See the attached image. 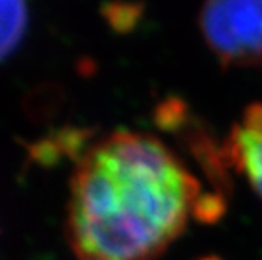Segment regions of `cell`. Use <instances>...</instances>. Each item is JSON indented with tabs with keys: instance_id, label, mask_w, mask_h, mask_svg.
<instances>
[{
	"instance_id": "2",
	"label": "cell",
	"mask_w": 262,
	"mask_h": 260,
	"mask_svg": "<svg viewBox=\"0 0 262 260\" xmlns=\"http://www.w3.org/2000/svg\"><path fill=\"white\" fill-rule=\"evenodd\" d=\"M200 26L205 41L224 64L262 63V0L208 2L200 12Z\"/></svg>"
},
{
	"instance_id": "4",
	"label": "cell",
	"mask_w": 262,
	"mask_h": 260,
	"mask_svg": "<svg viewBox=\"0 0 262 260\" xmlns=\"http://www.w3.org/2000/svg\"><path fill=\"white\" fill-rule=\"evenodd\" d=\"M27 5L17 0H0V59L20 42L27 27Z\"/></svg>"
},
{
	"instance_id": "7",
	"label": "cell",
	"mask_w": 262,
	"mask_h": 260,
	"mask_svg": "<svg viewBox=\"0 0 262 260\" xmlns=\"http://www.w3.org/2000/svg\"><path fill=\"white\" fill-rule=\"evenodd\" d=\"M186 108L180 100L171 98V100L164 102L158 110V125L163 127L164 130H172L178 129L183 120H185Z\"/></svg>"
},
{
	"instance_id": "10",
	"label": "cell",
	"mask_w": 262,
	"mask_h": 260,
	"mask_svg": "<svg viewBox=\"0 0 262 260\" xmlns=\"http://www.w3.org/2000/svg\"><path fill=\"white\" fill-rule=\"evenodd\" d=\"M86 260H95V258H86Z\"/></svg>"
},
{
	"instance_id": "3",
	"label": "cell",
	"mask_w": 262,
	"mask_h": 260,
	"mask_svg": "<svg viewBox=\"0 0 262 260\" xmlns=\"http://www.w3.org/2000/svg\"><path fill=\"white\" fill-rule=\"evenodd\" d=\"M228 154L262 198V132L235 127L228 142Z\"/></svg>"
},
{
	"instance_id": "9",
	"label": "cell",
	"mask_w": 262,
	"mask_h": 260,
	"mask_svg": "<svg viewBox=\"0 0 262 260\" xmlns=\"http://www.w3.org/2000/svg\"><path fill=\"white\" fill-rule=\"evenodd\" d=\"M202 260H219V258H215V257H208V258H202Z\"/></svg>"
},
{
	"instance_id": "6",
	"label": "cell",
	"mask_w": 262,
	"mask_h": 260,
	"mask_svg": "<svg viewBox=\"0 0 262 260\" xmlns=\"http://www.w3.org/2000/svg\"><path fill=\"white\" fill-rule=\"evenodd\" d=\"M225 209V200L220 195H203L194 203L193 215L205 223H213V221L224 217Z\"/></svg>"
},
{
	"instance_id": "5",
	"label": "cell",
	"mask_w": 262,
	"mask_h": 260,
	"mask_svg": "<svg viewBox=\"0 0 262 260\" xmlns=\"http://www.w3.org/2000/svg\"><path fill=\"white\" fill-rule=\"evenodd\" d=\"M142 5L134 4H110L103 7V14L114 29L119 32H125L137 24L139 17L142 15Z\"/></svg>"
},
{
	"instance_id": "1",
	"label": "cell",
	"mask_w": 262,
	"mask_h": 260,
	"mask_svg": "<svg viewBox=\"0 0 262 260\" xmlns=\"http://www.w3.org/2000/svg\"><path fill=\"white\" fill-rule=\"evenodd\" d=\"M200 184L163 142L119 130L81 154L66 239L83 260H154L181 233Z\"/></svg>"
},
{
	"instance_id": "8",
	"label": "cell",
	"mask_w": 262,
	"mask_h": 260,
	"mask_svg": "<svg viewBox=\"0 0 262 260\" xmlns=\"http://www.w3.org/2000/svg\"><path fill=\"white\" fill-rule=\"evenodd\" d=\"M242 127L254 132H262V105L255 103L245 110Z\"/></svg>"
}]
</instances>
